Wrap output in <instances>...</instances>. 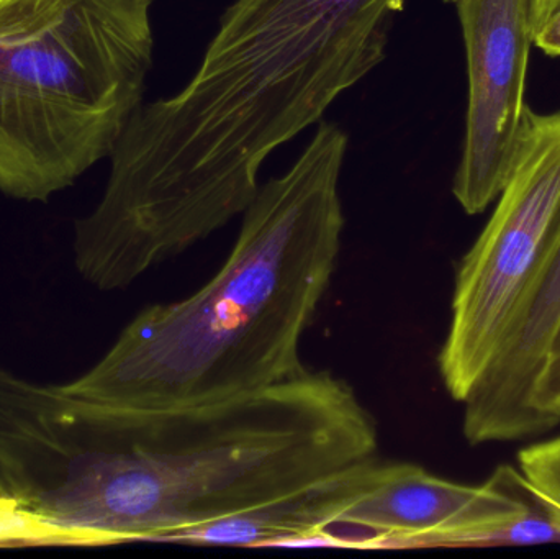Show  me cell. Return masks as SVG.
Returning a JSON list of instances; mask_svg holds the SVG:
<instances>
[{"label": "cell", "mask_w": 560, "mask_h": 559, "mask_svg": "<svg viewBox=\"0 0 560 559\" xmlns=\"http://www.w3.org/2000/svg\"><path fill=\"white\" fill-rule=\"evenodd\" d=\"M374 416L329 371L213 403H91L68 449L75 525L91 547L171 541L377 458Z\"/></svg>", "instance_id": "7a4b0ae2"}, {"label": "cell", "mask_w": 560, "mask_h": 559, "mask_svg": "<svg viewBox=\"0 0 560 559\" xmlns=\"http://www.w3.org/2000/svg\"><path fill=\"white\" fill-rule=\"evenodd\" d=\"M444 2L454 3V0H444Z\"/></svg>", "instance_id": "4fadbf2b"}, {"label": "cell", "mask_w": 560, "mask_h": 559, "mask_svg": "<svg viewBox=\"0 0 560 559\" xmlns=\"http://www.w3.org/2000/svg\"><path fill=\"white\" fill-rule=\"evenodd\" d=\"M533 45L552 58H560V7L533 35Z\"/></svg>", "instance_id": "8fae6325"}, {"label": "cell", "mask_w": 560, "mask_h": 559, "mask_svg": "<svg viewBox=\"0 0 560 559\" xmlns=\"http://www.w3.org/2000/svg\"><path fill=\"white\" fill-rule=\"evenodd\" d=\"M72 547L55 528L39 522L0 482V548Z\"/></svg>", "instance_id": "9c48e42d"}, {"label": "cell", "mask_w": 560, "mask_h": 559, "mask_svg": "<svg viewBox=\"0 0 560 559\" xmlns=\"http://www.w3.org/2000/svg\"><path fill=\"white\" fill-rule=\"evenodd\" d=\"M560 423V324L542 358L528 410L523 420L522 439L541 435Z\"/></svg>", "instance_id": "ba28073f"}, {"label": "cell", "mask_w": 560, "mask_h": 559, "mask_svg": "<svg viewBox=\"0 0 560 559\" xmlns=\"http://www.w3.org/2000/svg\"><path fill=\"white\" fill-rule=\"evenodd\" d=\"M486 229L464 255L438 358L447 393L463 404L492 363L520 302L560 235V110L529 108L509 179Z\"/></svg>", "instance_id": "5b68a950"}, {"label": "cell", "mask_w": 560, "mask_h": 559, "mask_svg": "<svg viewBox=\"0 0 560 559\" xmlns=\"http://www.w3.org/2000/svg\"><path fill=\"white\" fill-rule=\"evenodd\" d=\"M405 0H233L196 74L141 104L110 154L74 265L130 288L243 216L265 161L374 71Z\"/></svg>", "instance_id": "6da1fadb"}, {"label": "cell", "mask_w": 560, "mask_h": 559, "mask_svg": "<svg viewBox=\"0 0 560 559\" xmlns=\"http://www.w3.org/2000/svg\"><path fill=\"white\" fill-rule=\"evenodd\" d=\"M348 143L339 125L319 121L295 163L259 186L213 278L189 298L143 308L62 389L107 406L160 409L229 399L305 373L300 341L341 252Z\"/></svg>", "instance_id": "3957f363"}, {"label": "cell", "mask_w": 560, "mask_h": 559, "mask_svg": "<svg viewBox=\"0 0 560 559\" xmlns=\"http://www.w3.org/2000/svg\"><path fill=\"white\" fill-rule=\"evenodd\" d=\"M518 468L541 494L560 508V435L520 450Z\"/></svg>", "instance_id": "30bf717a"}, {"label": "cell", "mask_w": 560, "mask_h": 559, "mask_svg": "<svg viewBox=\"0 0 560 559\" xmlns=\"http://www.w3.org/2000/svg\"><path fill=\"white\" fill-rule=\"evenodd\" d=\"M559 324L560 235L520 302L492 363L463 403V432L470 445L522 439L536 376Z\"/></svg>", "instance_id": "52a82bcc"}, {"label": "cell", "mask_w": 560, "mask_h": 559, "mask_svg": "<svg viewBox=\"0 0 560 559\" xmlns=\"http://www.w3.org/2000/svg\"><path fill=\"white\" fill-rule=\"evenodd\" d=\"M154 0H0V193L46 202L143 104Z\"/></svg>", "instance_id": "277c9868"}, {"label": "cell", "mask_w": 560, "mask_h": 559, "mask_svg": "<svg viewBox=\"0 0 560 559\" xmlns=\"http://www.w3.org/2000/svg\"><path fill=\"white\" fill-rule=\"evenodd\" d=\"M466 46L467 101L463 154L453 194L477 216L502 193L529 108L525 104L529 32L526 0H454Z\"/></svg>", "instance_id": "8992f818"}, {"label": "cell", "mask_w": 560, "mask_h": 559, "mask_svg": "<svg viewBox=\"0 0 560 559\" xmlns=\"http://www.w3.org/2000/svg\"><path fill=\"white\" fill-rule=\"evenodd\" d=\"M560 7V0H526V13L532 36L538 32L539 26L552 15Z\"/></svg>", "instance_id": "7c38bea8"}]
</instances>
